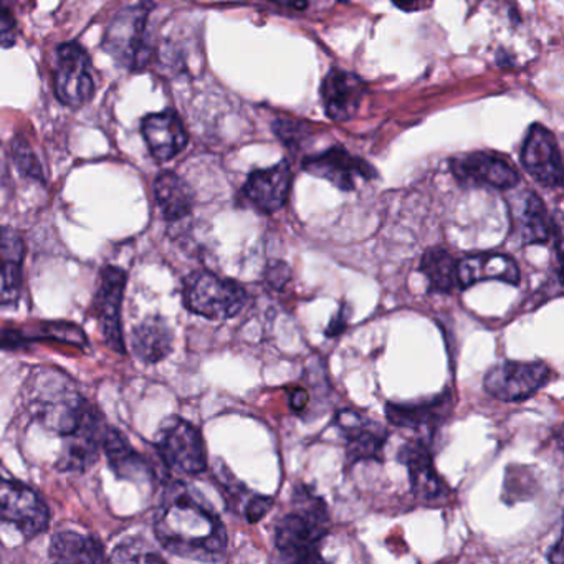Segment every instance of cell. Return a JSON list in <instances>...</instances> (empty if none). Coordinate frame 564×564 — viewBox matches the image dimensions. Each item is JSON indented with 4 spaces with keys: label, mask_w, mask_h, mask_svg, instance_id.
Masks as SVG:
<instances>
[{
    "label": "cell",
    "mask_w": 564,
    "mask_h": 564,
    "mask_svg": "<svg viewBox=\"0 0 564 564\" xmlns=\"http://www.w3.org/2000/svg\"><path fill=\"white\" fill-rule=\"evenodd\" d=\"M110 561H115V563H163L164 557L143 538H130L115 547Z\"/></svg>",
    "instance_id": "f1b7e54d"
},
{
    "label": "cell",
    "mask_w": 564,
    "mask_h": 564,
    "mask_svg": "<svg viewBox=\"0 0 564 564\" xmlns=\"http://www.w3.org/2000/svg\"><path fill=\"white\" fill-rule=\"evenodd\" d=\"M270 2L285 6V8L293 9V11H303L308 6V0H270Z\"/></svg>",
    "instance_id": "d590c367"
},
{
    "label": "cell",
    "mask_w": 564,
    "mask_h": 564,
    "mask_svg": "<svg viewBox=\"0 0 564 564\" xmlns=\"http://www.w3.org/2000/svg\"><path fill=\"white\" fill-rule=\"evenodd\" d=\"M292 180L289 163L282 161L276 166L253 171L247 180L243 194L257 210L273 214L282 209L289 200Z\"/></svg>",
    "instance_id": "9a60e30c"
},
{
    "label": "cell",
    "mask_w": 564,
    "mask_h": 564,
    "mask_svg": "<svg viewBox=\"0 0 564 564\" xmlns=\"http://www.w3.org/2000/svg\"><path fill=\"white\" fill-rule=\"evenodd\" d=\"M275 500L272 497H265V495H252L247 501L246 508H243V513H246L247 520L250 523H257V521L262 520L267 513H269L270 508L273 507Z\"/></svg>",
    "instance_id": "1f68e13d"
},
{
    "label": "cell",
    "mask_w": 564,
    "mask_h": 564,
    "mask_svg": "<svg viewBox=\"0 0 564 564\" xmlns=\"http://www.w3.org/2000/svg\"><path fill=\"white\" fill-rule=\"evenodd\" d=\"M421 272L427 279L431 292L451 293L458 289L457 260L447 250L429 249L422 257Z\"/></svg>",
    "instance_id": "83f0119b"
},
{
    "label": "cell",
    "mask_w": 564,
    "mask_h": 564,
    "mask_svg": "<svg viewBox=\"0 0 564 564\" xmlns=\"http://www.w3.org/2000/svg\"><path fill=\"white\" fill-rule=\"evenodd\" d=\"M151 6L124 9L108 25L104 48L124 68L140 70L153 55L150 42Z\"/></svg>",
    "instance_id": "277c9868"
},
{
    "label": "cell",
    "mask_w": 564,
    "mask_h": 564,
    "mask_svg": "<svg viewBox=\"0 0 564 564\" xmlns=\"http://www.w3.org/2000/svg\"><path fill=\"white\" fill-rule=\"evenodd\" d=\"M424 2H427V0H392V4H394L395 8L405 12L419 11V9L424 8Z\"/></svg>",
    "instance_id": "836d02e7"
},
{
    "label": "cell",
    "mask_w": 564,
    "mask_h": 564,
    "mask_svg": "<svg viewBox=\"0 0 564 564\" xmlns=\"http://www.w3.org/2000/svg\"><path fill=\"white\" fill-rule=\"evenodd\" d=\"M345 313L339 312L338 316H336L335 322H332V325H329L328 332H326V335L328 336H338L339 333L345 329L346 326V319H345Z\"/></svg>",
    "instance_id": "e575fe53"
},
{
    "label": "cell",
    "mask_w": 564,
    "mask_h": 564,
    "mask_svg": "<svg viewBox=\"0 0 564 564\" xmlns=\"http://www.w3.org/2000/svg\"><path fill=\"white\" fill-rule=\"evenodd\" d=\"M328 527L325 501L312 488L299 485L293 494V510L276 523V547L295 561H322L318 546Z\"/></svg>",
    "instance_id": "3957f363"
},
{
    "label": "cell",
    "mask_w": 564,
    "mask_h": 564,
    "mask_svg": "<svg viewBox=\"0 0 564 564\" xmlns=\"http://www.w3.org/2000/svg\"><path fill=\"white\" fill-rule=\"evenodd\" d=\"M127 273L118 267H105L95 295V316L100 325L105 343L117 352H124L121 333V303H123Z\"/></svg>",
    "instance_id": "30bf717a"
},
{
    "label": "cell",
    "mask_w": 564,
    "mask_h": 564,
    "mask_svg": "<svg viewBox=\"0 0 564 564\" xmlns=\"http://www.w3.org/2000/svg\"><path fill=\"white\" fill-rule=\"evenodd\" d=\"M553 378L544 362L507 361L495 366L484 379V388L501 402H518L531 398Z\"/></svg>",
    "instance_id": "52a82bcc"
},
{
    "label": "cell",
    "mask_w": 564,
    "mask_h": 564,
    "mask_svg": "<svg viewBox=\"0 0 564 564\" xmlns=\"http://www.w3.org/2000/svg\"><path fill=\"white\" fill-rule=\"evenodd\" d=\"M15 0H0V45L11 47L15 42Z\"/></svg>",
    "instance_id": "f546056e"
},
{
    "label": "cell",
    "mask_w": 564,
    "mask_h": 564,
    "mask_svg": "<svg viewBox=\"0 0 564 564\" xmlns=\"http://www.w3.org/2000/svg\"><path fill=\"white\" fill-rule=\"evenodd\" d=\"M303 167L313 176L329 181L333 186L341 191L356 189L358 180L369 181L378 176L371 164L351 156L341 147L332 148V150L323 151L316 156L306 158Z\"/></svg>",
    "instance_id": "4fadbf2b"
},
{
    "label": "cell",
    "mask_w": 564,
    "mask_h": 564,
    "mask_svg": "<svg viewBox=\"0 0 564 564\" xmlns=\"http://www.w3.org/2000/svg\"><path fill=\"white\" fill-rule=\"evenodd\" d=\"M521 163L527 173L544 187H561L563 184V161L556 138L541 124H533L528 131L521 151Z\"/></svg>",
    "instance_id": "8fae6325"
},
{
    "label": "cell",
    "mask_w": 564,
    "mask_h": 564,
    "mask_svg": "<svg viewBox=\"0 0 564 564\" xmlns=\"http://www.w3.org/2000/svg\"><path fill=\"white\" fill-rule=\"evenodd\" d=\"M131 339L138 358L147 365L163 361L173 351L174 333L163 316H147L134 326Z\"/></svg>",
    "instance_id": "cb8c5ba5"
},
{
    "label": "cell",
    "mask_w": 564,
    "mask_h": 564,
    "mask_svg": "<svg viewBox=\"0 0 564 564\" xmlns=\"http://www.w3.org/2000/svg\"><path fill=\"white\" fill-rule=\"evenodd\" d=\"M346 438L349 462L382 460L388 432L371 419L355 411H341L336 417Z\"/></svg>",
    "instance_id": "5bb4252c"
},
{
    "label": "cell",
    "mask_w": 564,
    "mask_h": 564,
    "mask_svg": "<svg viewBox=\"0 0 564 564\" xmlns=\"http://www.w3.org/2000/svg\"><path fill=\"white\" fill-rule=\"evenodd\" d=\"M156 448L171 471L199 475L207 468V451L199 429L181 417H170L156 437Z\"/></svg>",
    "instance_id": "8992f818"
},
{
    "label": "cell",
    "mask_w": 564,
    "mask_h": 564,
    "mask_svg": "<svg viewBox=\"0 0 564 564\" xmlns=\"http://www.w3.org/2000/svg\"><path fill=\"white\" fill-rule=\"evenodd\" d=\"M154 196L164 219L177 223L189 216L194 206V196L186 181L177 174L163 173L154 183Z\"/></svg>",
    "instance_id": "d4e9b609"
},
{
    "label": "cell",
    "mask_w": 564,
    "mask_h": 564,
    "mask_svg": "<svg viewBox=\"0 0 564 564\" xmlns=\"http://www.w3.org/2000/svg\"><path fill=\"white\" fill-rule=\"evenodd\" d=\"M184 305L209 319H229L247 305V292L240 283L210 272H196L184 283Z\"/></svg>",
    "instance_id": "5b68a950"
},
{
    "label": "cell",
    "mask_w": 564,
    "mask_h": 564,
    "mask_svg": "<svg viewBox=\"0 0 564 564\" xmlns=\"http://www.w3.org/2000/svg\"><path fill=\"white\" fill-rule=\"evenodd\" d=\"M484 280H500L510 285H518L520 269L517 262L505 253H478L457 262V282L460 289H468Z\"/></svg>",
    "instance_id": "7402d4cb"
},
{
    "label": "cell",
    "mask_w": 564,
    "mask_h": 564,
    "mask_svg": "<svg viewBox=\"0 0 564 564\" xmlns=\"http://www.w3.org/2000/svg\"><path fill=\"white\" fill-rule=\"evenodd\" d=\"M154 533L176 556L196 561H219L226 556L227 531L223 520L183 484L167 488L163 495L154 517Z\"/></svg>",
    "instance_id": "6da1fadb"
},
{
    "label": "cell",
    "mask_w": 564,
    "mask_h": 564,
    "mask_svg": "<svg viewBox=\"0 0 564 564\" xmlns=\"http://www.w3.org/2000/svg\"><path fill=\"white\" fill-rule=\"evenodd\" d=\"M101 445L107 451L111 468L121 478L140 481L150 477V468H148L147 462L131 448V445L128 444L127 438L120 432L110 427L105 429Z\"/></svg>",
    "instance_id": "4316f807"
},
{
    "label": "cell",
    "mask_w": 564,
    "mask_h": 564,
    "mask_svg": "<svg viewBox=\"0 0 564 564\" xmlns=\"http://www.w3.org/2000/svg\"><path fill=\"white\" fill-rule=\"evenodd\" d=\"M511 234L521 246L547 242L553 234V220L547 216L543 200L531 191L521 194L511 207Z\"/></svg>",
    "instance_id": "d6986e66"
},
{
    "label": "cell",
    "mask_w": 564,
    "mask_h": 564,
    "mask_svg": "<svg viewBox=\"0 0 564 564\" xmlns=\"http://www.w3.org/2000/svg\"><path fill=\"white\" fill-rule=\"evenodd\" d=\"M399 458L408 467L412 494L417 500L434 501L445 497L447 487L438 477L429 447L422 442H409L399 452Z\"/></svg>",
    "instance_id": "ac0fdd59"
},
{
    "label": "cell",
    "mask_w": 564,
    "mask_h": 564,
    "mask_svg": "<svg viewBox=\"0 0 564 564\" xmlns=\"http://www.w3.org/2000/svg\"><path fill=\"white\" fill-rule=\"evenodd\" d=\"M25 242L12 227H0V306L18 302L22 290Z\"/></svg>",
    "instance_id": "ffe728a7"
},
{
    "label": "cell",
    "mask_w": 564,
    "mask_h": 564,
    "mask_svg": "<svg viewBox=\"0 0 564 564\" xmlns=\"http://www.w3.org/2000/svg\"><path fill=\"white\" fill-rule=\"evenodd\" d=\"M29 411L35 421L55 434H74L95 411L74 382L57 369L42 368L29 382Z\"/></svg>",
    "instance_id": "7a4b0ae2"
},
{
    "label": "cell",
    "mask_w": 564,
    "mask_h": 564,
    "mask_svg": "<svg viewBox=\"0 0 564 564\" xmlns=\"http://www.w3.org/2000/svg\"><path fill=\"white\" fill-rule=\"evenodd\" d=\"M290 279H292V272H290V267L283 262L272 263L270 269L267 270V280L273 289H283L290 282Z\"/></svg>",
    "instance_id": "d6a6232c"
},
{
    "label": "cell",
    "mask_w": 564,
    "mask_h": 564,
    "mask_svg": "<svg viewBox=\"0 0 564 564\" xmlns=\"http://www.w3.org/2000/svg\"><path fill=\"white\" fill-rule=\"evenodd\" d=\"M51 557L57 563H101L107 561L104 544L94 536L62 531L51 543Z\"/></svg>",
    "instance_id": "484cf974"
},
{
    "label": "cell",
    "mask_w": 564,
    "mask_h": 564,
    "mask_svg": "<svg viewBox=\"0 0 564 564\" xmlns=\"http://www.w3.org/2000/svg\"><path fill=\"white\" fill-rule=\"evenodd\" d=\"M308 402V394L305 391H296L295 394L292 395V408L293 409H303Z\"/></svg>",
    "instance_id": "8d00e7d4"
},
{
    "label": "cell",
    "mask_w": 564,
    "mask_h": 564,
    "mask_svg": "<svg viewBox=\"0 0 564 564\" xmlns=\"http://www.w3.org/2000/svg\"><path fill=\"white\" fill-rule=\"evenodd\" d=\"M0 518L15 524L25 538H34L47 530L51 511L29 485L0 478Z\"/></svg>",
    "instance_id": "9c48e42d"
},
{
    "label": "cell",
    "mask_w": 564,
    "mask_h": 564,
    "mask_svg": "<svg viewBox=\"0 0 564 564\" xmlns=\"http://www.w3.org/2000/svg\"><path fill=\"white\" fill-rule=\"evenodd\" d=\"M366 95L361 78L349 72L333 68L322 85V100L325 113L335 121H349L358 113Z\"/></svg>",
    "instance_id": "2e32d148"
},
{
    "label": "cell",
    "mask_w": 564,
    "mask_h": 564,
    "mask_svg": "<svg viewBox=\"0 0 564 564\" xmlns=\"http://www.w3.org/2000/svg\"><path fill=\"white\" fill-rule=\"evenodd\" d=\"M105 429L107 427H104V422L98 417L97 411L91 412L80 429L65 437L58 467L62 470H85L90 467L97 460L98 448L104 442Z\"/></svg>",
    "instance_id": "603a6c76"
},
{
    "label": "cell",
    "mask_w": 564,
    "mask_h": 564,
    "mask_svg": "<svg viewBox=\"0 0 564 564\" xmlns=\"http://www.w3.org/2000/svg\"><path fill=\"white\" fill-rule=\"evenodd\" d=\"M455 180L464 186L511 189L520 176L507 160L494 153H471L451 163Z\"/></svg>",
    "instance_id": "7c38bea8"
},
{
    "label": "cell",
    "mask_w": 564,
    "mask_h": 564,
    "mask_svg": "<svg viewBox=\"0 0 564 564\" xmlns=\"http://www.w3.org/2000/svg\"><path fill=\"white\" fill-rule=\"evenodd\" d=\"M452 411V398L448 392H442L435 398L425 399V401L405 402V404H394L389 402L386 405V415L389 422L398 427L412 429H432L442 424Z\"/></svg>",
    "instance_id": "44dd1931"
},
{
    "label": "cell",
    "mask_w": 564,
    "mask_h": 564,
    "mask_svg": "<svg viewBox=\"0 0 564 564\" xmlns=\"http://www.w3.org/2000/svg\"><path fill=\"white\" fill-rule=\"evenodd\" d=\"M141 131H143L144 141L150 148L151 156L161 163L176 158L189 141L183 121L173 111L154 113L144 118Z\"/></svg>",
    "instance_id": "e0dca14e"
},
{
    "label": "cell",
    "mask_w": 564,
    "mask_h": 564,
    "mask_svg": "<svg viewBox=\"0 0 564 564\" xmlns=\"http://www.w3.org/2000/svg\"><path fill=\"white\" fill-rule=\"evenodd\" d=\"M55 95L68 108H82L95 94L94 67L90 55L78 44H64L57 51Z\"/></svg>",
    "instance_id": "ba28073f"
},
{
    "label": "cell",
    "mask_w": 564,
    "mask_h": 564,
    "mask_svg": "<svg viewBox=\"0 0 564 564\" xmlns=\"http://www.w3.org/2000/svg\"><path fill=\"white\" fill-rule=\"evenodd\" d=\"M561 543L563 541L560 540L556 541V544H554L553 553L550 554V561H553V563H563V553H561Z\"/></svg>",
    "instance_id": "74e56055"
},
{
    "label": "cell",
    "mask_w": 564,
    "mask_h": 564,
    "mask_svg": "<svg viewBox=\"0 0 564 564\" xmlns=\"http://www.w3.org/2000/svg\"><path fill=\"white\" fill-rule=\"evenodd\" d=\"M14 156L15 161H18L19 167H21L22 173L28 174V176L42 180L41 164H39V161L35 160V156L32 154V150L28 147V144L21 143V141L15 143Z\"/></svg>",
    "instance_id": "4dcf8cb0"
}]
</instances>
